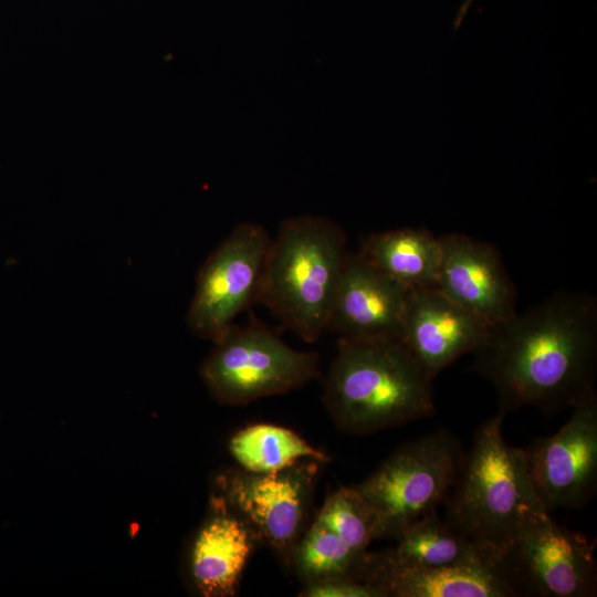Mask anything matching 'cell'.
Segmentation results:
<instances>
[{"label": "cell", "mask_w": 597, "mask_h": 597, "mask_svg": "<svg viewBox=\"0 0 597 597\" xmlns=\"http://www.w3.org/2000/svg\"><path fill=\"white\" fill-rule=\"evenodd\" d=\"M408 289L358 253H347L327 329L341 339L401 343Z\"/></svg>", "instance_id": "obj_13"}, {"label": "cell", "mask_w": 597, "mask_h": 597, "mask_svg": "<svg viewBox=\"0 0 597 597\" xmlns=\"http://www.w3.org/2000/svg\"><path fill=\"white\" fill-rule=\"evenodd\" d=\"M368 263L407 287H434L440 238L425 229L401 228L368 235L357 252Z\"/></svg>", "instance_id": "obj_16"}, {"label": "cell", "mask_w": 597, "mask_h": 597, "mask_svg": "<svg viewBox=\"0 0 597 597\" xmlns=\"http://www.w3.org/2000/svg\"><path fill=\"white\" fill-rule=\"evenodd\" d=\"M369 552L358 553L346 545L321 519L301 536L290 565L303 584L331 578L364 582Z\"/></svg>", "instance_id": "obj_19"}, {"label": "cell", "mask_w": 597, "mask_h": 597, "mask_svg": "<svg viewBox=\"0 0 597 597\" xmlns=\"http://www.w3.org/2000/svg\"><path fill=\"white\" fill-rule=\"evenodd\" d=\"M346 255V234L333 220H284L271 238L258 302L303 341H317L327 329Z\"/></svg>", "instance_id": "obj_4"}, {"label": "cell", "mask_w": 597, "mask_h": 597, "mask_svg": "<svg viewBox=\"0 0 597 597\" xmlns=\"http://www.w3.org/2000/svg\"><path fill=\"white\" fill-rule=\"evenodd\" d=\"M322 463L305 459L271 473L230 469L217 479L219 494L286 568H290L294 549L307 527Z\"/></svg>", "instance_id": "obj_7"}, {"label": "cell", "mask_w": 597, "mask_h": 597, "mask_svg": "<svg viewBox=\"0 0 597 597\" xmlns=\"http://www.w3.org/2000/svg\"><path fill=\"white\" fill-rule=\"evenodd\" d=\"M535 493L547 511L580 509L597 485V394L573 407L570 418L554 434L524 449Z\"/></svg>", "instance_id": "obj_10"}, {"label": "cell", "mask_w": 597, "mask_h": 597, "mask_svg": "<svg viewBox=\"0 0 597 597\" xmlns=\"http://www.w3.org/2000/svg\"><path fill=\"white\" fill-rule=\"evenodd\" d=\"M317 517L346 545L358 553L368 552L373 540L370 512L353 486H341L327 496Z\"/></svg>", "instance_id": "obj_20"}, {"label": "cell", "mask_w": 597, "mask_h": 597, "mask_svg": "<svg viewBox=\"0 0 597 597\" xmlns=\"http://www.w3.org/2000/svg\"><path fill=\"white\" fill-rule=\"evenodd\" d=\"M260 541L252 527L221 494L211 499L210 514L191 552V575L206 597H231Z\"/></svg>", "instance_id": "obj_15"}, {"label": "cell", "mask_w": 597, "mask_h": 597, "mask_svg": "<svg viewBox=\"0 0 597 597\" xmlns=\"http://www.w3.org/2000/svg\"><path fill=\"white\" fill-rule=\"evenodd\" d=\"M270 242L263 226L242 222L208 255L187 313L195 335L217 343L235 316L258 302Z\"/></svg>", "instance_id": "obj_8"}, {"label": "cell", "mask_w": 597, "mask_h": 597, "mask_svg": "<svg viewBox=\"0 0 597 597\" xmlns=\"http://www.w3.org/2000/svg\"><path fill=\"white\" fill-rule=\"evenodd\" d=\"M439 238L441 260L434 287L493 325L514 315L515 286L496 248L461 233Z\"/></svg>", "instance_id": "obj_14"}, {"label": "cell", "mask_w": 597, "mask_h": 597, "mask_svg": "<svg viewBox=\"0 0 597 597\" xmlns=\"http://www.w3.org/2000/svg\"><path fill=\"white\" fill-rule=\"evenodd\" d=\"M229 451L239 468L254 473H271L302 460L328 461L295 431L273 423H253L237 431L229 441Z\"/></svg>", "instance_id": "obj_18"}, {"label": "cell", "mask_w": 597, "mask_h": 597, "mask_svg": "<svg viewBox=\"0 0 597 597\" xmlns=\"http://www.w3.org/2000/svg\"><path fill=\"white\" fill-rule=\"evenodd\" d=\"M499 412L476 430L469 453L448 493L444 523L499 556H506L522 521L546 511L533 488L524 449L511 447Z\"/></svg>", "instance_id": "obj_3"}, {"label": "cell", "mask_w": 597, "mask_h": 597, "mask_svg": "<svg viewBox=\"0 0 597 597\" xmlns=\"http://www.w3.org/2000/svg\"><path fill=\"white\" fill-rule=\"evenodd\" d=\"M473 1L474 0H464V2L459 8L455 20H454V30H457L460 27L464 15L467 14Z\"/></svg>", "instance_id": "obj_22"}, {"label": "cell", "mask_w": 597, "mask_h": 597, "mask_svg": "<svg viewBox=\"0 0 597 597\" xmlns=\"http://www.w3.org/2000/svg\"><path fill=\"white\" fill-rule=\"evenodd\" d=\"M364 582L384 597H515L524 596L506 556L423 568L406 567L369 553Z\"/></svg>", "instance_id": "obj_12"}, {"label": "cell", "mask_w": 597, "mask_h": 597, "mask_svg": "<svg viewBox=\"0 0 597 597\" xmlns=\"http://www.w3.org/2000/svg\"><path fill=\"white\" fill-rule=\"evenodd\" d=\"M323 404L335 427L366 436L431 416L432 379L400 342L338 338Z\"/></svg>", "instance_id": "obj_2"}, {"label": "cell", "mask_w": 597, "mask_h": 597, "mask_svg": "<svg viewBox=\"0 0 597 597\" xmlns=\"http://www.w3.org/2000/svg\"><path fill=\"white\" fill-rule=\"evenodd\" d=\"M492 326L436 287H409L401 343L433 380L459 357L473 353Z\"/></svg>", "instance_id": "obj_11"}, {"label": "cell", "mask_w": 597, "mask_h": 597, "mask_svg": "<svg viewBox=\"0 0 597 597\" xmlns=\"http://www.w3.org/2000/svg\"><path fill=\"white\" fill-rule=\"evenodd\" d=\"M594 547L542 510L522 521L506 557L524 596L591 597L597 591Z\"/></svg>", "instance_id": "obj_9"}, {"label": "cell", "mask_w": 597, "mask_h": 597, "mask_svg": "<svg viewBox=\"0 0 597 597\" xmlns=\"http://www.w3.org/2000/svg\"><path fill=\"white\" fill-rule=\"evenodd\" d=\"M473 367L494 388L501 412L573 408L595 390L597 300L558 291L494 324L473 352Z\"/></svg>", "instance_id": "obj_1"}, {"label": "cell", "mask_w": 597, "mask_h": 597, "mask_svg": "<svg viewBox=\"0 0 597 597\" xmlns=\"http://www.w3.org/2000/svg\"><path fill=\"white\" fill-rule=\"evenodd\" d=\"M464 454L457 437L440 429L400 446L355 484L373 519V540L397 541L411 524L437 511Z\"/></svg>", "instance_id": "obj_5"}, {"label": "cell", "mask_w": 597, "mask_h": 597, "mask_svg": "<svg viewBox=\"0 0 597 597\" xmlns=\"http://www.w3.org/2000/svg\"><path fill=\"white\" fill-rule=\"evenodd\" d=\"M200 373L220 404L245 406L318 378L320 358L315 352L290 347L277 333L251 317L244 326L233 323L214 343Z\"/></svg>", "instance_id": "obj_6"}, {"label": "cell", "mask_w": 597, "mask_h": 597, "mask_svg": "<svg viewBox=\"0 0 597 597\" xmlns=\"http://www.w3.org/2000/svg\"><path fill=\"white\" fill-rule=\"evenodd\" d=\"M301 597H384L375 587L350 578H331L302 585Z\"/></svg>", "instance_id": "obj_21"}, {"label": "cell", "mask_w": 597, "mask_h": 597, "mask_svg": "<svg viewBox=\"0 0 597 597\" xmlns=\"http://www.w3.org/2000/svg\"><path fill=\"white\" fill-rule=\"evenodd\" d=\"M396 547L379 552L394 564L406 567H441L499 556L452 531L437 511L411 524L397 540Z\"/></svg>", "instance_id": "obj_17"}]
</instances>
